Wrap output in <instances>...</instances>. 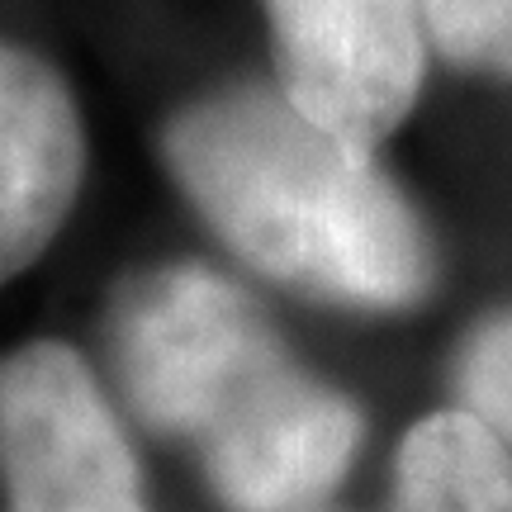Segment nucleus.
I'll return each instance as SVG.
<instances>
[{
	"instance_id": "obj_2",
	"label": "nucleus",
	"mask_w": 512,
	"mask_h": 512,
	"mask_svg": "<svg viewBox=\"0 0 512 512\" xmlns=\"http://www.w3.org/2000/svg\"><path fill=\"white\" fill-rule=\"evenodd\" d=\"M181 195L233 252L309 299L408 309L437 280L418 209L366 147L266 86H228L166 128Z\"/></svg>"
},
{
	"instance_id": "obj_8",
	"label": "nucleus",
	"mask_w": 512,
	"mask_h": 512,
	"mask_svg": "<svg viewBox=\"0 0 512 512\" xmlns=\"http://www.w3.org/2000/svg\"><path fill=\"white\" fill-rule=\"evenodd\" d=\"M456 394L512 451V309L484 318L456 356Z\"/></svg>"
},
{
	"instance_id": "obj_7",
	"label": "nucleus",
	"mask_w": 512,
	"mask_h": 512,
	"mask_svg": "<svg viewBox=\"0 0 512 512\" xmlns=\"http://www.w3.org/2000/svg\"><path fill=\"white\" fill-rule=\"evenodd\" d=\"M427 43L456 67L512 76V0H422Z\"/></svg>"
},
{
	"instance_id": "obj_5",
	"label": "nucleus",
	"mask_w": 512,
	"mask_h": 512,
	"mask_svg": "<svg viewBox=\"0 0 512 512\" xmlns=\"http://www.w3.org/2000/svg\"><path fill=\"white\" fill-rule=\"evenodd\" d=\"M86 185V119L48 57L0 38V285L67 228Z\"/></svg>"
},
{
	"instance_id": "obj_1",
	"label": "nucleus",
	"mask_w": 512,
	"mask_h": 512,
	"mask_svg": "<svg viewBox=\"0 0 512 512\" xmlns=\"http://www.w3.org/2000/svg\"><path fill=\"white\" fill-rule=\"evenodd\" d=\"M128 408L190 441L228 512H309L361 446V408L294 361L266 313L209 266H152L110 304Z\"/></svg>"
},
{
	"instance_id": "obj_3",
	"label": "nucleus",
	"mask_w": 512,
	"mask_h": 512,
	"mask_svg": "<svg viewBox=\"0 0 512 512\" xmlns=\"http://www.w3.org/2000/svg\"><path fill=\"white\" fill-rule=\"evenodd\" d=\"M0 479L5 512H152L114 403L53 337L0 356Z\"/></svg>"
},
{
	"instance_id": "obj_6",
	"label": "nucleus",
	"mask_w": 512,
	"mask_h": 512,
	"mask_svg": "<svg viewBox=\"0 0 512 512\" xmlns=\"http://www.w3.org/2000/svg\"><path fill=\"white\" fill-rule=\"evenodd\" d=\"M384 512H512V451L470 408L413 422Z\"/></svg>"
},
{
	"instance_id": "obj_9",
	"label": "nucleus",
	"mask_w": 512,
	"mask_h": 512,
	"mask_svg": "<svg viewBox=\"0 0 512 512\" xmlns=\"http://www.w3.org/2000/svg\"><path fill=\"white\" fill-rule=\"evenodd\" d=\"M309 512H313V508H309Z\"/></svg>"
},
{
	"instance_id": "obj_4",
	"label": "nucleus",
	"mask_w": 512,
	"mask_h": 512,
	"mask_svg": "<svg viewBox=\"0 0 512 512\" xmlns=\"http://www.w3.org/2000/svg\"><path fill=\"white\" fill-rule=\"evenodd\" d=\"M280 91L347 143L375 147L408 119L427 67L422 0H266Z\"/></svg>"
}]
</instances>
